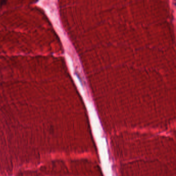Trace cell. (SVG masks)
<instances>
[{"mask_svg":"<svg viewBox=\"0 0 176 176\" xmlns=\"http://www.w3.org/2000/svg\"><path fill=\"white\" fill-rule=\"evenodd\" d=\"M7 0H0V5H1V6H2L3 5L5 4V3H6V1Z\"/></svg>","mask_w":176,"mask_h":176,"instance_id":"obj_1","label":"cell"}]
</instances>
